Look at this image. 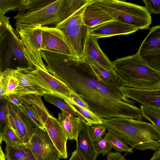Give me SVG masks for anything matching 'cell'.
Segmentation results:
<instances>
[{"instance_id": "obj_12", "label": "cell", "mask_w": 160, "mask_h": 160, "mask_svg": "<svg viewBox=\"0 0 160 160\" xmlns=\"http://www.w3.org/2000/svg\"><path fill=\"white\" fill-rule=\"evenodd\" d=\"M9 127L23 141L27 143L37 128L21 108L8 102Z\"/></svg>"}, {"instance_id": "obj_25", "label": "cell", "mask_w": 160, "mask_h": 160, "mask_svg": "<svg viewBox=\"0 0 160 160\" xmlns=\"http://www.w3.org/2000/svg\"><path fill=\"white\" fill-rule=\"evenodd\" d=\"M0 80L6 95L14 93L18 84L15 70L7 69L2 72L0 74Z\"/></svg>"}, {"instance_id": "obj_39", "label": "cell", "mask_w": 160, "mask_h": 160, "mask_svg": "<svg viewBox=\"0 0 160 160\" xmlns=\"http://www.w3.org/2000/svg\"><path fill=\"white\" fill-rule=\"evenodd\" d=\"M5 99L8 102L18 107L21 106L23 104L19 97L14 93H10L7 95Z\"/></svg>"}, {"instance_id": "obj_20", "label": "cell", "mask_w": 160, "mask_h": 160, "mask_svg": "<svg viewBox=\"0 0 160 160\" xmlns=\"http://www.w3.org/2000/svg\"><path fill=\"white\" fill-rule=\"evenodd\" d=\"M68 139L75 140L84 123L81 118L64 111L58 113L57 119Z\"/></svg>"}, {"instance_id": "obj_33", "label": "cell", "mask_w": 160, "mask_h": 160, "mask_svg": "<svg viewBox=\"0 0 160 160\" xmlns=\"http://www.w3.org/2000/svg\"><path fill=\"white\" fill-rule=\"evenodd\" d=\"M1 135L2 141L6 142V146H15L24 143L22 140L9 126L6 128Z\"/></svg>"}, {"instance_id": "obj_2", "label": "cell", "mask_w": 160, "mask_h": 160, "mask_svg": "<svg viewBox=\"0 0 160 160\" xmlns=\"http://www.w3.org/2000/svg\"><path fill=\"white\" fill-rule=\"evenodd\" d=\"M108 131L116 134L138 150L160 149V130L141 120L119 118L103 120Z\"/></svg>"}, {"instance_id": "obj_18", "label": "cell", "mask_w": 160, "mask_h": 160, "mask_svg": "<svg viewBox=\"0 0 160 160\" xmlns=\"http://www.w3.org/2000/svg\"><path fill=\"white\" fill-rule=\"evenodd\" d=\"M89 126L84 123L79 130L75 140L76 150L83 160H96L98 155L96 153L89 132Z\"/></svg>"}, {"instance_id": "obj_10", "label": "cell", "mask_w": 160, "mask_h": 160, "mask_svg": "<svg viewBox=\"0 0 160 160\" xmlns=\"http://www.w3.org/2000/svg\"><path fill=\"white\" fill-rule=\"evenodd\" d=\"M16 32L19 35L25 47V53L35 68L47 71L41 56V27L21 28Z\"/></svg>"}, {"instance_id": "obj_35", "label": "cell", "mask_w": 160, "mask_h": 160, "mask_svg": "<svg viewBox=\"0 0 160 160\" xmlns=\"http://www.w3.org/2000/svg\"><path fill=\"white\" fill-rule=\"evenodd\" d=\"M54 1L26 0L25 11L30 12L37 10L51 3Z\"/></svg>"}, {"instance_id": "obj_38", "label": "cell", "mask_w": 160, "mask_h": 160, "mask_svg": "<svg viewBox=\"0 0 160 160\" xmlns=\"http://www.w3.org/2000/svg\"><path fill=\"white\" fill-rule=\"evenodd\" d=\"M68 101L74 103L83 109L91 111L88 105L85 102L83 98L78 94L71 96L69 98V101Z\"/></svg>"}, {"instance_id": "obj_42", "label": "cell", "mask_w": 160, "mask_h": 160, "mask_svg": "<svg viewBox=\"0 0 160 160\" xmlns=\"http://www.w3.org/2000/svg\"><path fill=\"white\" fill-rule=\"evenodd\" d=\"M69 160H83L81 157L78 153L76 150L73 152L72 154V156Z\"/></svg>"}, {"instance_id": "obj_40", "label": "cell", "mask_w": 160, "mask_h": 160, "mask_svg": "<svg viewBox=\"0 0 160 160\" xmlns=\"http://www.w3.org/2000/svg\"><path fill=\"white\" fill-rule=\"evenodd\" d=\"M107 160H127L120 152H110L107 155Z\"/></svg>"}, {"instance_id": "obj_16", "label": "cell", "mask_w": 160, "mask_h": 160, "mask_svg": "<svg viewBox=\"0 0 160 160\" xmlns=\"http://www.w3.org/2000/svg\"><path fill=\"white\" fill-rule=\"evenodd\" d=\"M120 88L126 97L141 105L160 108V89H137L126 87Z\"/></svg>"}, {"instance_id": "obj_36", "label": "cell", "mask_w": 160, "mask_h": 160, "mask_svg": "<svg viewBox=\"0 0 160 160\" xmlns=\"http://www.w3.org/2000/svg\"><path fill=\"white\" fill-rule=\"evenodd\" d=\"M106 130V128L102 124H94L89 127V133L93 142L102 137Z\"/></svg>"}, {"instance_id": "obj_37", "label": "cell", "mask_w": 160, "mask_h": 160, "mask_svg": "<svg viewBox=\"0 0 160 160\" xmlns=\"http://www.w3.org/2000/svg\"><path fill=\"white\" fill-rule=\"evenodd\" d=\"M142 1L145 5L146 10L150 15L152 13H160V0H143Z\"/></svg>"}, {"instance_id": "obj_14", "label": "cell", "mask_w": 160, "mask_h": 160, "mask_svg": "<svg viewBox=\"0 0 160 160\" xmlns=\"http://www.w3.org/2000/svg\"><path fill=\"white\" fill-rule=\"evenodd\" d=\"M98 40L88 32L81 59L90 65L99 66L114 72L112 62L102 51L98 45Z\"/></svg>"}, {"instance_id": "obj_7", "label": "cell", "mask_w": 160, "mask_h": 160, "mask_svg": "<svg viewBox=\"0 0 160 160\" xmlns=\"http://www.w3.org/2000/svg\"><path fill=\"white\" fill-rule=\"evenodd\" d=\"M88 2L55 27L63 33L72 52V57L78 60L81 59L89 29L83 20V11Z\"/></svg>"}, {"instance_id": "obj_30", "label": "cell", "mask_w": 160, "mask_h": 160, "mask_svg": "<svg viewBox=\"0 0 160 160\" xmlns=\"http://www.w3.org/2000/svg\"><path fill=\"white\" fill-rule=\"evenodd\" d=\"M43 96L46 102L56 106L60 109L62 111L71 114L76 117L80 118L78 114L72 109L66 101L62 98L56 95L51 94H45Z\"/></svg>"}, {"instance_id": "obj_3", "label": "cell", "mask_w": 160, "mask_h": 160, "mask_svg": "<svg viewBox=\"0 0 160 160\" xmlns=\"http://www.w3.org/2000/svg\"><path fill=\"white\" fill-rule=\"evenodd\" d=\"M113 71L123 86L137 89H160V71L149 66L138 53L112 62Z\"/></svg>"}, {"instance_id": "obj_23", "label": "cell", "mask_w": 160, "mask_h": 160, "mask_svg": "<svg viewBox=\"0 0 160 160\" xmlns=\"http://www.w3.org/2000/svg\"><path fill=\"white\" fill-rule=\"evenodd\" d=\"M5 150L7 160H36L24 143L15 146H6Z\"/></svg>"}, {"instance_id": "obj_21", "label": "cell", "mask_w": 160, "mask_h": 160, "mask_svg": "<svg viewBox=\"0 0 160 160\" xmlns=\"http://www.w3.org/2000/svg\"><path fill=\"white\" fill-rule=\"evenodd\" d=\"M15 72L18 84L13 93L18 96L34 94L42 96L46 94L41 88L32 82L26 72L17 70H15Z\"/></svg>"}, {"instance_id": "obj_31", "label": "cell", "mask_w": 160, "mask_h": 160, "mask_svg": "<svg viewBox=\"0 0 160 160\" xmlns=\"http://www.w3.org/2000/svg\"><path fill=\"white\" fill-rule=\"evenodd\" d=\"M19 107L37 128H45L42 120L33 107L23 104Z\"/></svg>"}, {"instance_id": "obj_19", "label": "cell", "mask_w": 160, "mask_h": 160, "mask_svg": "<svg viewBox=\"0 0 160 160\" xmlns=\"http://www.w3.org/2000/svg\"><path fill=\"white\" fill-rule=\"evenodd\" d=\"M83 20L85 25L89 28L114 20L101 9L93 0H90L86 5L83 12Z\"/></svg>"}, {"instance_id": "obj_13", "label": "cell", "mask_w": 160, "mask_h": 160, "mask_svg": "<svg viewBox=\"0 0 160 160\" xmlns=\"http://www.w3.org/2000/svg\"><path fill=\"white\" fill-rule=\"evenodd\" d=\"M41 51L72 57V52L62 32L55 27H41Z\"/></svg>"}, {"instance_id": "obj_24", "label": "cell", "mask_w": 160, "mask_h": 160, "mask_svg": "<svg viewBox=\"0 0 160 160\" xmlns=\"http://www.w3.org/2000/svg\"><path fill=\"white\" fill-rule=\"evenodd\" d=\"M65 100L78 114L84 123L89 126L94 124L103 123V120L92 111L83 109L74 103Z\"/></svg>"}, {"instance_id": "obj_45", "label": "cell", "mask_w": 160, "mask_h": 160, "mask_svg": "<svg viewBox=\"0 0 160 160\" xmlns=\"http://www.w3.org/2000/svg\"><path fill=\"white\" fill-rule=\"evenodd\" d=\"M0 160H6L5 155L3 153L0 145Z\"/></svg>"}, {"instance_id": "obj_46", "label": "cell", "mask_w": 160, "mask_h": 160, "mask_svg": "<svg viewBox=\"0 0 160 160\" xmlns=\"http://www.w3.org/2000/svg\"><path fill=\"white\" fill-rule=\"evenodd\" d=\"M2 137L1 133L0 131V145L1 144L2 142Z\"/></svg>"}, {"instance_id": "obj_9", "label": "cell", "mask_w": 160, "mask_h": 160, "mask_svg": "<svg viewBox=\"0 0 160 160\" xmlns=\"http://www.w3.org/2000/svg\"><path fill=\"white\" fill-rule=\"evenodd\" d=\"M25 144L36 160H59L62 158L45 128H36L29 141Z\"/></svg>"}, {"instance_id": "obj_17", "label": "cell", "mask_w": 160, "mask_h": 160, "mask_svg": "<svg viewBox=\"0 0 160 160\" xmlns=\"http://www.w3.org/2000/svg\"><path fill=\"white\" fill-rule=\"evenodd\" d=\"M44 125L50 139L59 152L62 158H67L68 139L58 119L52 115L49 116Z\"/></svg>"}, {"instance_id": "obj_27", "label": "cell", "mask_w": 160, "mask_h": 160, "mask_svg": "<svg viewBox=\"0 0 160 160\" xmlns=\"http://www.w3.org/2000/svg\"><path fill=\"white\" fill-rule=\"evenodd\" d=\"M140 108L142 117L160 130V108L141 105Z\"/></svg>"}, {"instance_id": "obj_1", "label": "cell", "mask_w": 160, "mask_h": 160, "mask_svg": "<svg viewBox=\"0 0 160 160\" xmlns=\"http://www.w3.org/2000/svg\"><path fill=\"white\" fill-rule=\"evenodd\" d=\"M47 71L65 83L72 91L88 102L96 74L92 67L81 59L47 51H41Z\"/></svg>"}, {"instance_id": "obj_41", "label": "cell", "mask_w": 160, "mask_h": 160, "mask_svg": "<svg viewBox=\"0 0 160 160\" xmlns=\"http://www.w3.org/2000/svg\"><path fill=\"white\" fill-rule=\"evenodd\" d=\"M10 18L0 13V30L1 28L9 22Z\"/></svg>"}, {"instance_id": "obj_26", "label": "cell", "mask_w": 160, "mask_h": 160, "mask_svg": "<svg viewBox=\"0 0 160 160\" xmlns=\"http://www.w3.org/2000/svg\"><path fill=\"white\" fill-rule=\"evenodd\" d=\"M104 138L107 140L114 150L118 152H128L133 153V148H130L119 137L108 131L105 134Z\"/></svg>"}, {"instance_id": "obj_29", "label": "cell", "mask_w": 160, "mask_h": 160, "mask_svg": "<svg viewBox=\"0 0 160 160\" xmlns=\"http://www.w3.org/2000/svg\"><path fill=\"white\" fill-rule=\"evenodd\" d=\"M90 66L96 73L103 81L120 88L123 87L121 81L114 72L108 70L99 66Z\"/></svg>"}, {"instance_id": "obj_6", "label": "cell", "mask_w": 160, "mask_h": 160, "mask_svg": "<svg viewBox=\"0 0 160 160\" xmlns=\"http://www.w3.org/2000/svg\"><path fill=\"white\" fill-rule=\"evenodd\" d=\"M94 1L101 9L114 20L133 26L138 30L149 28L152 18L144 7L118 0Z\"/></svg>"}, {"instance_id": "obj_44", "label": "cell", "mask_w": 160, "mask_h": 160, "mask_svg": "<svg viewBox=\"0 0 160 160\" xmlns=\"http://www.w3.org/2000/svg\"><path fill=\"white\" fill-rule=\"evenodd\" d=\"M150 160H160V149L155 151Z\"/></svg>"}, {"instance_id": "obj_11", "label": "cell", "mask_w": 160, "mask_h": 160, "mask_svg": "<svg viewBox=\"0 0 160 160\" xmlns=\"http://www.w3.org/2000/svg\"><path fill=\"white\" fill-rule=\"evenodd\" d=\"M140 58L152 68L160 71V26L150 28L149 34L137 52Z\"/></svg>"}, {"instance_id": "obj_4", "label": "cell", "mask_w": 160, "mask_h": 160, "mask_svg": "<svg viewBox=\"0 0 160 160\" xmlns=\"http://www.w3.org/2000/svg\"><path fill=\"white\" fill-rule=\"evenodd\" d=\"M90 0H56L36 11L19 13L14 17L15 32L21 28L56 26Z\"/></svg>"}, {"instance_id": "obj_28", "label": "cell", "mask_w": 160, "mask_h": 160, "mask_svg": "<svg viewBox=\"0 0 160 160\" xmlns=\"http://www.w3.org/2000/svg\"><path fill=\"white\" fill-rule=\"evenodd\" d=\"M26 0H0V13L5 15L13 11L23 13L26 10Z\"/></svg>"}, {"instance_id": "obj_32", "label": "cell", "mask_w": 160, "mask_h": 160, "mask_svg": "<svg viewBox=\"0 0 160 160\" xmlns=\"http://www.w3.org/2000/svg\"><path fill=\"white\" fill-rule=\"evenodd\" d=\"M8 102L5 99L0 100V131L1 134L9 126Z\"/></svg>"}, {"instance_id": "obj_34", "label": "cell", "mask_w": 160, "mask_h": 160, "mask_svg": "<svg viewBox=\"0 0 160 160\" xmlns=\"http://www.w3.org/2000/svg\"><path fill=\"white\" fill-rule=\"evenodd\" d=\"M95 150L98 155L102 154L104 156L111 151L112 147L108 141L102 137L93 142Z\"/></svg>"}, {"instance_id": "obj_8", "label": "cell", "mask_w": 160, "mask_h": 160, "mask_svg": "<svg viewBox=\"0 0 160 160\" xmlns=\"http://www.w3.org/2000/svg\"><path fill=\"white\" fill-rule=\"evenodd\" d=\"M22 71L26 72L32 82L41 88L46 94L55 95L68 101L71 96L78 94L48 71L40 68L35 67L32 70Z\"/></svg>"}, {"instance_id": "obj_5", "label": "cell", "mask_w": 160, "mask_h": 160, "mask_svg": "<svg viewBox=\"0 0 160 160\" xmlns=\"http://www.w3.org/2000/svg\"><path fill=\"white\" fill-rule=\"evenodd\" d=\"M22 41L9 22L0 30V64L2 72L7 69L30 70L35 67L27 57Z\"/></svg>"}, {"instance_id": "obj_22", "label": "cell", "mask_w": 160, "mask_h": 160, "mask_svg": "<svg viewBox=\"0 0 160 160\" xmlns=\"http://www.w3.org/2000/svg\"><path fill=\"white\" fill-rule=\"evenodd\" d=\"M19 96L23 104L33 107L44 123L48 117L51 115L44 104L41 98V96L31 94Z\"/></svg>"}, {"instance_id": "obj_43", "label": "cell", "mask_w": 160, "mask_h": 160, "mask_svg": "<svg viewBox=\"0 0 160 160\" xmlns=\"http://www.w3.org/2000/svg\"><path fill=\"white\" fill-rule=\"evenodd\" d=\"M6 95L5 90L0 80V100L5 99Z\"/></svg>"}, {"instance_id": "obj_47", "label": "cell", "mask_w": 160, "mask_h": 160, "mask_svg": "<svg viewBox=\"0 0 160 160\" xmlns=\"http://www.w3.org/2000/svg\"><path fill=\"white\" fill-rule=\"evenodd\" d=\"M1 72H2V71H1V69L0 64V74L1 73Z\"/></svg>"}, {"instance_id": "obj_15", "label": "cell", "mask_w": 160, "mask_h": 160, "mask_svg": "<svg viewBox=\"0 0 160 160\" xmlns=\"http://www.w3.org/2000/svg\"><path fill=\"white\" fill-rule=\"evenodd\" d=\"M138 29L132 26L114 20L89 28V33L98 39L112 36L133 33Z\"/></svg>"}]
</instances>
